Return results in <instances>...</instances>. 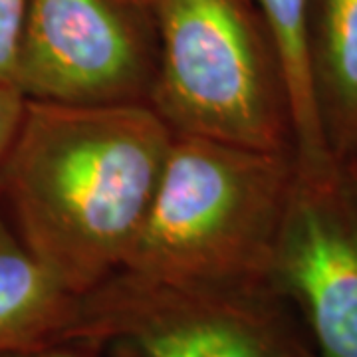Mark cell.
Returning <instances> with one entry per match:
<instances>
[{"instance_id": "1", "label": "cell", "mask_w": 357, "mask_h": 357, "mask_svg": "<svg viewBox=\"0 0 357 357\" xmlns=\"http://www.w3.org/2000/svg\"><path fill=\"white\" fill-rule=\"evenodd\" d=\"M173 135L145 103L26 100L0 163V206L68 292L84 296L123 268Z\"/></svg>"}, {"instance_id": "2", "label": "cell", "mask_w": 357, "mask_h": 357, "mask_svg": "<svg viewBox=\"0 0 357 357\" xmlns=\"http://www.w3.org/2000/svg\"><path fill=\"white\" fill-rule=\"evenodd\" d=\"M296 155L175 133L153 203L119 272L169 284L270 288Z\"/></svg>"}, {"instance_id": "3", "label": "cell", "mask_w": 357, "mask_h": 357, "mask_svg": "<svg viewBox=\"0 0 357 357\" xmlns=\"http://www.w3.org/2000/svg\"><path fill=\"white\" fill-rule=\"evenodd\" d=\"M157 76L149 105L173 133L294 153L288 88L252 0H149Z\"/></svg>"}, {"instance_id": "4", "label": "cell", "mask_w": 357, "mask_h": 357, "mask_svg": "<svg viewBox=\"0 0 357 357\" xmlns=\"http://www.w3.org/2000/svg\"><path fill=\"white\" fill-rule=\"evenodd\" d=\"M270 288L169 284L117 272L79 296L66 344L109 357H296Z\"/></svg>"}, {"instance_id": "5", "label": "cell", "mask_w": 357, "mask_h": 357, "mask_svg": "<svg viewBox=\"0 0 357 357\" xmlns=\"http://www.w3.org/2000/svg\"><path fill=\"white\" fill-rule=\"evenodd\" d=\"M155 76L149 0H28L14 77L26 100L149 105Z\"/></svg>"}, {"instance_id": "6", "label": "cell", "mask_w": 357, "mask_h": 357, "mask_svg": "<svg viewBox=\"0 0 357 357\" xmlns=\"http://www.w3.org/2000/svg\"><path fill=\"white\" fill-rule=\"evenodd\" d=\"M268 286L300 310L318 357H357V177L296 165Z\"/></svg>"}, {"instance_id": "7", "label": "cell", "mask_w": 357, "mask_h": 357, "mask_svg": "<svg viewBox=\"0 0 357 357\" xmlns=\"http://www.w3.org/2000/svg\"><path fill=\"white\" fill-rule=\"evenodd\" d=\"M306 66L324 147L349 167L357 161V0H307Z\"/></svg>"}, {"instance_id": "8", "label": "cell", "mask_w": 357, "mask_h": 357, "mask_svg": "<svg viewBox=\"0 0 357 357\" xmlns=\"http://www.w3.org/2000/svg\"><path fill=\"white\" fill-rule=\"evenodd\" d=\"M79 296L22 243L0 206V356L66 344Z\"/></svg>"}, {"instance_id": "9", "label": "cell", "mask_w": 357, "mask_h": 357, "mask_svg": "<svg viewBox=\"0 0 357 357\" xmlns=\"http://www.w3.org/2000/svg\"><path fill=\"white\" fill-rule=\"evenodd\" d=\"M280 56L294 129L298 167L321 169L333 163L328 155L314 112L306 66L307 0H252Z\"/></svg>"}, {"instance_id": "10", "label": "cell", "mask_w": 357, "mask_h": 357, "mask_svg": "<svg viewBox=\"0 0 357 357\" xmlns=\"http://www.w3.org/2000/svg\"><path fill=\"white\" fill-rule=\"evenodd\" d=\"M26 8L28 0H0V84L14 86Z\"/></svg>"}, {"instance_id": "11", "label": "cell", "mask_w": 357, "mask_h": 357, "mask_svg": "<svg viewBox=\"0 0 357 357\" xmlns=\"http://www.w3.org/2000/svg\"><path fill=\"white\" fill-rule=\"evenodd\" d=\"M24 107L26 98L20 93V89L8 84H0V163L18 133Z\"/></svg>"}, {"instance_id": "12", "label": "cell", "mask_w": 357, "mask_h": 357, "mask_svg": "<svg viewBox=\"0 0 357 357\" xmlns=\"http://www.w3.org/2000/svg\"><path fill=\"white\" fill-rule=\"evenodd\" d=\"M0 357H98L93 351H88L84 347L74 344H54L36 349H26V351H14L4 354Z\"/></svg>"}, {"instance_id": "13", "label": "cell", "mask_w": 357, "mask_h": 357, "mask_svg": "<svg viewBox=\"0 0 357 357\" xmlns=\"http://www.w3.org/2000/svg\"><path fill=\"white\" fill-rule=\"evenodd\" d=\"M349 169H351V171L356 173V177H357V165H349Z\"/></svg>"}, {"instance_id": "14", "label": "cell", "mask_w": 357, "mask_h": 357, "mask_svg": "<svg viewBox=\"0 0 357 357\" xmlns=\"http://www.w3.org/2000/svg\"><path fill=\"white\" fill-rule=\"evenodd\" d=\"M351 165H357V161H356V163H351Z\"/></svg>"}]
</instances>
